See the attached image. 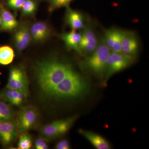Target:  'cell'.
Segmentation results:
<instances>
[{"instance_id": "obj_26", "label": "cell", "mask_w": 149, "mask_h": 149, "mask_svg": "<svg viewBox=\"0 0 149 149\" xmlns=\"http://www.w3.org/2000/svg\"><path fill=\"white\" fill-rule=\"evenodd\" d=\"M55 148L56 149H69L70 148V146L68 141L65 139H63L59 141L56 144Z\"/></svg>"}, {"instance_id": "obj_21", "label": "cell", "mask_w": 149, "mask_h": 149, "mask_svg": "<svg viewBox=\"0 0 149 149\" xmlns=\"http://www.w3.org/2000/svg\"><path fill=\"white\" fill-rule=\"evenodd\" d=\"M33 143L32 138L28 133L19 134L17 147L19 149H30L32 148Z\"/></svg>"}, {"instance_id": "obj_17", "label": "cell", "mask_w": 149, "mask_h": 149, "mask_svg": "<svg viewBox=\"0 0 149 149\" xmlns=\"http://www.w3.org/2000/svg\"><path fill=\"white\" fill-rule=\"evenodd\" d=\"M60 38L64 42L67 48L69 50H73L80 54L79 45L81 34L75 30H72L68 32L63 33Z\"/></svg>"}, {"instance_id": "obj_10", "label": "cell", "mask_w": 149, "mask_h": 149, "mask_svg": "<svg viewBox=\"0 0 149 149\" xmlns=\"http://www.w3.org/2000/svg\"><path fill=\"white\" fill-rule=\"evenodd\" d=\"M18 134L15 120L12 119L0 122V142L4 146L13 143Z\"/></svg>"}, {"instance_id": "obj_20", "label": "cell", "mask_w": 149, "mask_h": 149, "mask_svg": "<svg viewBox=\"0 0 149 149\" xmlns=\"http://www.w3.org/2000/svg\"><path fill=\"white\" fill-rule=\"evenodd\" d=\"M13 109L6 102L0 100V122L13 119Z\"/></svg>"}, {"instance_id": "obj_13", "label": "cell", "mask_w": 149, "mask_h": 149, "mask_svg": "<svg viewBox=\"0 0 149 149\" xmlns=\"http://www.w3.org/2000/svg\"><path fill=\"white\" fill-rule=\"evenodd\" d=\"M30 29L31 38L36 42H42L50 35V29L44 22H37L32 24Z\"/></svg>"}, {"instance_id": "obj_5", "label": "cell", "mask_w": 149, "mask_h": 149, "mask_svg": "<svg viewBox=\"0 0 149 149\" xmlns=\"http://www.w3.org/2000/svg\"><path fill=\"white\" fill-rule=\"evenodd\" d=\"M40 115L35 107L28 106L22 108L17 115V124L18 134L27 133L37 127Z\"/></svg>"}, {"instance_id": "obj_6", "label": "cell", "mask_w": 149, "mask_h": 149, "mask_svg": "<svg viewBox=\"0 0 149 149\" xmlns=\"http://www.w3.org/2000/svg\"><path fill=\"white\" fill-rule=\"evenodd\" d=\"M6 88L19 91L28 97L29 83L27 73L23 66L18 65L11 68Z\"/></svg>"}, {"instance_id": "obj_9", "label": "cell", "mask_w": 149, "mask_h": 149, "mask_svg": "<svg viewBox=\"0 0 149 149\" xmlns=\"http://www.w3.org/2000/svg\"><path fill=\"white\" fill-rule=\"evenodd\" d=\"M139 44L134 32L123 30L121 53L134 59L139 51Z\"/></svg>"}, {"instance_id": "obj_25", "label": "cell", "mask_w": 149, "mask_h": 149, "mask_svg": "<svg viewBox=\"0 0 149 149\" xmlns=\"http://www.w3.org/2000/svg\"><path fill=\"white\" fill-rule=\"evenodd\" d=\"M25 1V0H8V3L11 8L19 9L21 8Z\"/></svg>"}, {"instance_id": "obj_22", "label": "cell", "mask_w": 149, "mask_h": 149, "mask_svg": "<svg viewBox=\"0 0 149 149\" xmlns=\"http://www.w3.org/2000/svg\"><path fill=\"white\" fill-rule=\"evenodd\" d=\"M22 14L30 15L33 14L37 9V5L32 0H25L21 8Z\"/></svg>"}, {"instance_id": "obj_11", "label": "cell", "mask_w": 149, "mask_h": 149, "mask_svg": "<svg viewBox=\"0 0 149 149\" xmlns=\"http://www.w3.org/2000/svg\"><path fill=\"white\" fill-rule=\"evenodd\" d=\"M123 30L112 28L105 30L103 40L111 52L121 53Z\"/></svg>"}, {"instance_id": "obj_18", "label": "cell", "mask_w": 149, "mask_h": 149, "mask_svg": "<svg viewBox=\"0 0 149 149\" xmlns=\"http://www.w3.org/2000/svg\"><path fill=\"white\" fill-rule=\"evenodd\" d=\"M1 29L4 31H11L15 29L18 25V22L10 12L4 8L1 10Z\"/></svg>"}, {"instance_id": "obj_16", "label": "cell", "mask_w": 149, "mask_h": 149, "mask_svg": "<svg viewBox=\"0 0 149 149\" xmlns=\"http://www.w3.org/2000/svg\"><path fill=\"white\" fill-rule=\"evenodd\" d=\"M1 96L4 101L17 107L22 105L27 98L23 93L19 91L7 88L1 94Z\"/></svg>"}, {"instance_id": "obj_7", "label": "cell", "mask_w": 149, "mask_h": 149, "mask_svg": "<svg viewBox=\"0 0 149 149\" xmlns=\"http://www.w3.org/2000/svg\"><path fill=\"white\" fill-rule=\"evenodd\" d=\"M133 60V59L122 53L111 52L107 63L105 82L107 81L113 74L127 68Z\"/></svg>"}, {"instance_id": "obj_3", "label": "cell", "mask_w": 149, "mask_h": 149, "mask_svg": "<svg viewBox=\"0 0 149 149\" xmlns=\"http://www.w3.org/2000/svg\"><path fill=\"white\" fill-rule=\"evenodd\" d=\"M110 50L104 42L103 39L99 42L95 50L80 63L84 70L99 78L104 77Z\"/></svg>"}, {"instance_id": "obj_24", "label": "cell", "mask_w": 149, "mask_h": 149, "mask_svg": "<svg viewBox=\"0 0 149 149\" xmlns=\"http://www.w3.org/2000/svg\"><path fill=\"white\" fill-rule=\"evenodd\" d=\"M34 147L36 149H47L48 148V144L45 139L42 137L37 139L34 143Z\"/></svg>"}, {"instance_id": "obj_27", "label": "cell", "mask_w": 149, "mask_h": 149, "mask_svg": "<svg viewBox=\"0 0 149 149\" xmlns=\"http://www.w3.org/2000/svg\"><path fill=\"white\" fill-rule=\"evenodd\" d=\"M1 15H0V26H1Z\"/></svg>"}, {"instance_id": "obj_19", "label": "cell", "mask_w": 149, "mask_h": 149, "mask_svg": "<svg viewBox=\"0 0 149 149\" xmlns=\"http://www.w3.org/2000/svg\"><path fill=\"white\" fill-rule=\"evenodd\" d=\"M14 57V52L12 48L8 46L0 47V64H10L13 61Z\"/></svg>"}, {"instance_id": "obj_23", "label": "cell", "mask_w": 149, "mask_h": 149, "mask_svg": "<svg viewBox=\"0 0 149 149\" xmlns=\"http://www.w3.org/2000/svg\"><path fill=\"white\" fill-rule=\"evenodd\" d=\"M73 0H49V11H53L61 7H69L70 3Z\"/></svg>"}, {"instance_id": "obj_8", "label": "cell", "mask_w": 149, "mask_h": 149, "mask_svg": "<svg viewBox=\"0 0 149 149\" xmlns=\"http://www.w3.org/2000/svg\"><path fill=\"white\" fill-rule=\"evenodd\" d=\"M81 30L79 45L80 54L88 56L95 50L99 42L91 24H85Z\"/></svg>"}, {"instance_id": "obj_15", "label": "cell", "mask_w": 149, "mask_h": 149, "mask_svg": "<svg viewBox=\"0 0 149 149\" xmlns=\"http://www.w3.org/2000/svg\"><path fill=\"white\" fill-rule=\"evenodd\" d=\"M81 135L88 140L97 149H109L110 145L106 139L102 136L93 132L83 129L79 130Z\"/></svg>"}, {"instance_id": "obj_12", "label": "cell", "mask_w": 149, "mask_h": 149, "mask_svg": "<svg viewBox=\"0 0 149 149\" xmlns=\"http://www.w3.org/2000/svg\"><path fill=\"white\" fill-rule=\"evenodd\" d=\"M31 39L29 27L27 25H22L15 32L14 36V45L16 49L19 52L24 50L29 45Z\"/></svg>"}, {"instance_id": "obj_2", "label": "cell", "mask_w": 149, "mask_h": 149, "mask_svg": "<svg viewBox=\"0 0 149 149\" xmlns=\"http://www.w3.org/2000/svg\"><path fill=\"white\" fill-rule=\"evenodd\" d=\"M87 81L74 70L53 91L49 97L72 99L85 95L88 91Z\"/></svg>"}, {"instance_id": "obj_1", "label": "cell", "mask_w": 149, "mask_h": 149, "mask_svg": "<svg viewBox=\"0 0 149 149\" xmlns=\"http://www.w3.org/2000/svg\"><path fill=\"white\" fill-rule=\"evenodd\" d=\"M73 70L71 65L57 59L37 62L35 66V74L40 91L49 97L53 91Z\"/></svg>"}, {"instance_id": "obj_4", "label": "cell", "mask_w": 149, "mask_h": 149, "mask_svg": "<svg viewBox=\"0 0 149 149\" xmlns=\"http://www.w3.org/2000/svg\"><path fill=\"white\" fill-rule=\"evenodd\" d=\"M76 117H72L66 119L56 120L40 128L41 137L45 140L56 139L65 134L71 128Z\"/></svg>"}, {"instance_id": "obj_14", "label": "cell", "mask_w": 149, "mask_h": 149, "mask_svg": "<svg viewBox=\"0 0 149 149\" xmlns=\"http://www.w3.org/2000/svg\"><path fill=\"white\" fill-rule=\"evenodd\" d=\"M66 8L65 19L68 25L72 30L75 31L83 29L85 24L83 15L69 7Z\"/></svg>"}]
</instances>
